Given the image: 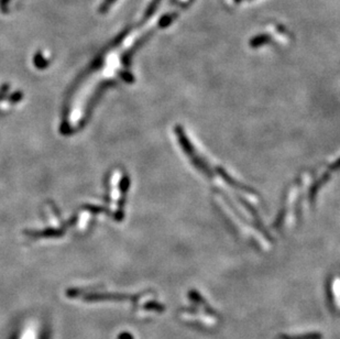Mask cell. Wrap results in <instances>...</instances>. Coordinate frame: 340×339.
Listing matches in <instances>:
<instances>
[{
	"instance_id": "obj_2",
	"label": "cell",
	"mask_w": 340,
	"mask_h": 339,
	"mask_svg": "<svg viewBox=\"0 0 340 339\" xmlns=\"http://www.w3.org/2000/svg\"><path fill=\"white\" fill-rule=\"evenodd\" d=\"M269 41H270L269 35H266V34L259 35V36H257V38H254L251 41V45L254 46V47H257V46H260L261 44H265V43H268Z\"/></svg>"
},
{
	"instance_id": "obj_3",
	"label": "cell",
	"mask_w": 340,
	"mask_h": 339,
	"mask_svg": "<svg viewBox=\"0 0 340 339\" xmlns=\"http://www.w3.org/2000/svg\"><path fill=\"white\" fill-rule=\"evenodd\" d=\"M330 169H331V170H332V169H333V170H338V169H340V159L338 160V161H337L335 164L330 166Z\"/></svg>"
},
{
	"instance_id": "obj_1",
	"label": "cell",
	"mask_w": 340,
	"mask_h": 339,
	"mask_svg": "<svg viewBox=\"0 0 340 339\" xmlns=\"http://www.w3.org/2000/svg\"><path fill=\"white\" fill-rule=\"evenodd\" d=\"M18 2H20V0H0V9L5 12H8L17 4H19Z\"/></svg>"
}]
</instances>
